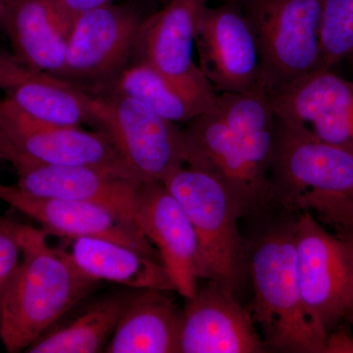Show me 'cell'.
Returning a JSON list of instances; mask_svg holds the SVG:
<instances>
[{
  "instance_id": "cell-1",
  "label": "cell",
  "mask_w": 353,
  "mask_h": 353,
  "mask_svg": "<svg viewBox=\"0 0 353 353\" xmlns=\"http://www.w3.org/2000/svg\"><path fill=\"white\" fill-rule=\"evenodd\" d=\"M18 234L22 259L0 299V339L10 353L26 352L99 285L50 245L43 229L19 224Z\"/></svg>"
},
{
  "instance_id": "cell-2",
  "label": "cell",
  "mask_w": 353,
  "mask_h": 353,
  "mask_svg": "<svg viewBox=\"0 0 353 353\" xmlns=\"http://www.w3.org/2000/svg\"><path fill=\"white\" fill-rule=\"evenodd\" d=\"M294 223L276 221L246 246L254 292L248 309L266 352L323 353L326 341L306 315L297 283Z\"/></svg>"
},
{
  "instance_id": "cell-3",
  "label": "cell",
  "mask_w": 353,
  "mask_h": 353,
  "mask_svg": "<svg viewBox=\"0 0 353 353\" xmlns=\"http://www.w3.org/2000/svg\"><path fill=\"white\" fill-rule=\"evenodd\" d=\"M180 202L196 231L199 277L236 292L248 269V248L239 231L245 208L218 176L196 167L181 166L162 181Z\"/></svg>"
},
{
  "instance_id": "cell-4",
  "label": "cell",
  "mask_w": 353,
  "mask_h": 353,
  "mask_svg": "<svg viewBox=\"0 0 353 353\" xmlns=\"http://www.w3.org/2000/svg\"><path fill=\"white\" fill-rule=\"evenodd\" d=\"M259 46L260 85L268 94L321 66L323 0H241Z\"/></svg>"
},
{
  "instance_id": "cell-5",
  "label": "cell",
  "mask_w": 353,
  "mask_h": 353,
  "mask_svg": "<svg viewBox=\"0 0 353 353\" xmlns=\"http://www.w3.org/2000/svg\"><path fill=\"white\" fill-rule=\"evenodd\" d=\"M92 95L90 126L103 132L139 182H162L185 165L183 130L116 90Z\"/></svg>"
},
{
  "instance_id": "cell-6",
  "label": "cell",
  "mask_w": 353,
  "mask_h": 353,
  "mask_svg": "<svg viewBox=\"0 0 353 353\" xmlns=\"http://www.w3.org/2000/svg\"><path fill=\"white\" fill-rule=\"evenodd\" d=\"M304 194L353 201V152L316 138L307 130L276 117V141L269 171V199L296 211Z\"/></svg>"
},
{
  "instance_id": "cell-7",
  "label": "cell",
  "mask_w": 353,
  "mask_h": 353,
  "mask_svg": "<svg viewBox=\"0 0 353 353\" xmlns=\"http://www.w3.org/2000/svg\"><path fill=\"white\" fill-rule=\"evenodd\" d=\"M145 18L128 4H108L79 16L67 36L60 78L90 94L108 92L134 54Z\"/></svg>"
},
{
  "instance_id": "cell-8",
  "label": "cell",
  "mask_w": 353,
  "mask_h": 353,
  "mask_svg": "<svg viewBox=\"0 0 353 353\" xmlns=\"http://www.w3.org/2000/svg\"><path fill=\"white\" fill-rule=\"evenodd\" d=\"M208 0H168L143 19L131 61L157 70L199 111L214 108L217 94L194 61L197 21Z\"/></svg>"
},
{
  "instance_id": "cell-9",
  "label": "cell",
  "mask_w": 353,
  "mask_h": 353,
  "mask_svg": "<svg viewBox=\"0 0 353 353\" xmlns=\"http://www.w3.org/2000/svg\"><path fill=\"white\" fill-rule=\"evenodd\" d=\"M296 277L304 310L318 334L327 336L345 321L348 299L343 243L303 210L294 223Z\"/></svg>"
},
{
  "instance_id": "cell-10",
  "label": "cell",
  "mask_w": 353,
  "mask_h": 353,
  "mask_svg": "<svg viewBox=\"0 0 353 353\" xmlns=\"http://www.w3.org/2000/svg\"><path fill=\"white\" fill-rule=\"evenodd\" d=\"M199 66L216 94L248 92L260 85L259 43L240 2L206 6L197 21Z\"/></svg>"
},
{
  "instance_id": "cell-11",
  "label": "cell",
  "mask_w": 353,
  "mask_h": 353,
  "mask_svg": "<svg viewBox=\"0 0 353 353\" xmlns=\"http://www.w3.org/2000/svg\"><path fill=\"white\" fill-rule=\"evenodd\" d=\"M0 128L23 157L37 163L94 167L136 179L99 130L87 131L34 119L6 99L0 101Z\"/></svg>"
},
{
  "instance_id": "cell-12",
  "label": "cell",
  "mask_w": 353,
  "mask_h": 353,
  "mask_svg": "<svg viewBox=\"0 0 353 353\" xmlns=\"http://www.w3.org/2000/svg\"><path fill=\"white\" fill-rule=\"evenodd\" d=\"M215 281L199 287L180 310L176 353H262L264 341L248 308Z\"/></svg>"
},
{
  "instance_id": "cell-13",
  "label": "cell",
  "mask_w": 353,
  "mask_h": 353,
  "mask_svg": "<svg viewBox=\"0 0 353 353\" xmlns=\"http://www.w3.org/2000/svg\"><path fill=\"white\" fill-rule=\"evenodd\" d=\"M268 97L278 119L353 152V82L319 69Z\"/></svg>"
},
{
  "instance_id": "cell-14",
  "label": "cell",
  "mask_w": 353,
  "mask_h": 353,
  "mask_svg": "<svg viewBox=\"0 0 353 353\" xmlns=\"http://www.w3.org/2000/svg\"><path fill=\"white\" fill-rule=\"evenodd\" d=\"M134 222L157 248L176 294L194 297L201 280L199 241L185 209L163 183H141Z\"/></svg>"
},
{
  "instance_id": "cell-15",
  "label": "cell",
  "mask_w": 353,
  "mask_h": 353,
  "mask_svg": "<svg viewBox=\"0 0 353 353\" xmlns=\"http://www.w3.org/2000/svg\"><path fill=\"white\" fill-rule=\"evenodd\" d=\"M185 164L213 174L240 199L245 216L259 215L269 203V182L250 166L238 139L214 108L183 130Z\"/></svg>"
},
{
  "instance_id": "cell-16",
  "label": "cell",
  "mask_w": 353,
  "mask_h": 353,
  "mask_svg": "<svg viewBox=\"0 0 353 353\" xmlns=\"http://www.w3.org/2000/svg\"><path fill=\"white\" fill-rule=\"evenodd\" d=\"M0 201L36 221L48 234L78 238H101L134 248L160 260L157 250L134 221L108 209L83 202L48 199L26 194L0 183Z\"/></svg>"
},
{
  "instance_id": "cell-17",
  "label": "cell",
  "mask_w": 353,
  "mask_h": 353,
  "mask_svg": "<svg viewBox=\"0 0 353 353\" xmlns=\"http://www.w3.org/2000/svg\"><path fill=\"white\" fill-rule=\"evenodd\" d=\"M16 187L32 196L92 204L134 221L141 182L94 167L51 166L26 158Z\"/></svg>"
},
{
  "instance_id": "cell-18",
  "label": "cell",
  "mask_w": 353,
  "mask_h": 353,
  "mask_svg": "<svg viewBox=\"0 0 353 353\" xmlns=\"http://www.w3.org/2000/svg\"><path fill=\"white\" fill-rule=\"evenodd\" d=\"M0 92L34 119L63 126L92 123V94L60 77L27 66L1 48Z\"/></svg>"
},
{
  "instance_id": "cell-19",
  "label": "cell",
  "mask_w": 353,
  "mask_h": 353,
  "mask_svg": "<svg viewBox=\"0 0 353 353\" xmlns=\"http://www.w3.org/2000/svg\"><path fill=\"white\" fill-rule=\"evenodd\" d=\"M71 241L68 255L85 277L114 283L134 290L175 292L170 276L159 259L116 241L101 238Z\"/></svg>"
},
{
  "instance_id": "cell-20",
  "label": "cell",
  "mask_w": 353,
  "mask_h": 353,
  "mask_svg": "<svg viewBox=\"0 0 353 353\" xmlns=\"http://www.w3.org/2000/svg\"><path fill=\"white\" fill-rule=\"evenodd\" d=\"M12 53L32 69L59 77L67 34L50 0H11L1 23Z\"/></svg>"
},
{
  "instance_id": "cell-21",
  "label": "cell",
  "mask_w": 353,
  "mask_h": 353,
  "mask_svg": "<svg viewBox=\"0 0 353 353\" xmlns=\"http://www.w3.org/2000/svg\"><path fill=\"white\" fill-rule=\"evenodd\" d=\"M168 290H136L108 353H176L180 310Z\"/></svg>"
},
{
  "instance_id": "cell-22",
  "label": "cell",
  "mask_w": 353,
  "mask_h": 353,
  "mask_svg": "<svg viewBox=\"0 0 353 353\" xmlns=\"http://www.w3.org/2000/svg\"><path fill=\"white\" fill-rule=\"evenodd\" d=\"M136 290L97 297L71 319L58 321L26 352L97 353L105 352L114 331Z\"/></svg>"
},
{
  "instance_id": "cell-23",
  "label": "cell",
  "mask_w": 353,
  "mask_h": 353,
  "mask_svg": "<svg viewBox=\"0 0 353 353\" xmlns=\"http://www.w3.org/2000/svg\"><path fill=\"white\" fill-rule=\"evenodd\" d=\"M214 110L234 132L250 166L269 181L276 141V115L261 85L217 94Z\"/></svg>"
},
{
  "instance_id": "cell-24",
  "label": "cell",
  "mask_w": 353,
  "mask_h": 353,
  "mask_svg": "<svg viewBox=\"0 0 353 353\" xmlns=\"http://www.w3.org/2000/svg\"><path fill=\"white\" fill-rule=\"evenodd\" d=\"M110 90L141 101L175 124H188L201 114L175 85L145 62H130Z\"/></svg>"
},
{
  "instance_id": "cell-25",
  "label": "cell",
  "mask_w": 353,
  "mask_h": 353,
  "mask_svg": "<svg viewBox=\"0 0 353 353\" xmlns=\"http://www.w3.org/2000/svg\"><path fill=\"white\" fill-rule=\"evenodd\" d=\"M320 69L333 70L353 54V0H323Z\"/></svg>"
},
{
  "instance_id": "cell-26",
  "label": "cell",
  "mask_w": 353,
  "mask_h": 353,
  "mask_svg": "<svg viewBox=\"0 0 353 353\" xmlns=\"http://www.w3.org/2000/svg\"><path fill=\"white\" fill-rule=\"evenodd\" d=\"M296 210L314 212L318 219L332 226L353 230V201L347 197L305 194L297 201Z\"/></svg>"
},
{
  "instance_id": "cell-27",
  "label": "cell",
  "mask_w": 353,
  "mask_h": 353,
  "mask_svg": "<svg viewBox=\"0 0 353 353\" xmlns=\"http://www.w3.org/2000/svg\"><path fill=\"white\" fill-rule=\"evenodd\" d=\"M18 223L0 219V299L22 259Z\"/></svg>"
},
{
  "instance_id": "cell-28",
  "label": "cell",
  "mask_w": 353,
  "mask_h": 353,
  "mask_svg": "<svg viewBox=\"0 0 353 353\" xmlns=\"http://www.w3.org/2000/svg\"><path fill=\"white\" fill-rule=\"evenodd\" d=\"M67 34L73 21L82 14L114 3L115 0H50Z\"/></svg>"
},
{
  "instance_id": "cell-29",
  "label": "cell",
  "mask_w": 353,
  "mask_h": 353,
  "mask_svg": "<svg viewBox=\"0 0 353 353\" xmlns=\"http://www.w3.org/2000/svg\"><path fill=\"white\" fill-rule=\"evenodd\" d=\"M336 236L343 243L348 274V299L345 321L353 326V230L348 228L336 227Z\"/></svg>"
},
{
  "instance_id": "cell-30",
  "label": "cell",
  "mask_w": 353,
  "mask_h": 353,
  "mask_svg": "<svg viewBox=\"0 0 353 353\" xmlns=\"http://www.w3.org/2000/svg\"><path fill=\"white\" fill-rule=\"evenodd\" d=\"M352 325L343 321L328 334L323 353H353Z\"/></svg>"
},
{
  "instance_id": "cell-31",
  "label": "cell",
  "mask_w": 353,
  "mask_h": 353,
  "mask_svg": "<svg viewBox=\"0 0 353 353\" xmlns=\"http://www.w3.org/2000/svg\"><path fill=\"white\" fill-rule=\"evenodd\" d=\"M24 160L25 157L18 152L17 148L9 141L6 134L0 128V161L9 162L13 165L14 168H16Z\"/></svg>"
},
{
  "instance_id": "cell-32",
  "label": "cell",
  "mask_w": 353,
  "mask_h": 353,
  "mask_svg": "<svg viewBox=\"0 0 353 353\" xmlns=\"http://www.w3.org/2000/svg\"><path fill=\"white\" fill-rule=\"evenodd\" d=\"M11 0H0V23L3 19L4 14H6Z\"/></svg>"
},
{
  "instance_id": "cell-33",
  "label": "cell",
  "mask_w": 353,
  "mask_h": 353,
  "mask_svg": "<svg viewBox=\"0 0 353 353\" xmlns=\"http://www.w3.org/2000/svg\"><path fill=\"white\" fill-rule=\"evenodd\" d=\"M345 62H347L348 65H350V69H352L353 73V54L350 55V57L345 60Z\"/></svg>"
},
{
  "instance_id": "cell-34",
  "label": "cell",
  "mask_w": 353,
  "mask_h": 353,
  "mask_svg": "<svg viewBox=\"0 0 353 353\" xmlns=\"http://www.w3.org/2000/svg\"><path fill=\"white\" fill-rule=\"evenodd\" d=\"M233 1L241 2V0H233Z\"/></svg>"
},
{
  "instance_id": "cell-35",
  "label": "cell",
  "mask_w": 353,
  "mask_h": 353,
  "mask_svg": "<svg viewBox=\"0 0 353 353\" xmlns=\"http://www.w3.org/2000/svg\"><path fill=\"white\" fill-rule=\"evenodd\" d=\"M0 219H1V217H0Z\"/></svg>"
}]
</instances>
